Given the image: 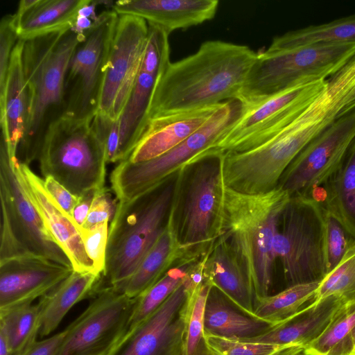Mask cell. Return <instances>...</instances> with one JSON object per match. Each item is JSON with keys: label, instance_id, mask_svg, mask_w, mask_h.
Wrapping results in <instances>:
<instances>
[{"label": "cell", "instance_id": "cell-9", "mask_svg": "<svg viewBox=\"0 0 355 355\" xmlns=\"http://www.w3.org/2000/svg\"><path fill=\"white\" fill-rule=\"evenodd\" d=\"M327 80L295 85L251 105H243L240 116L202 153H241L263 144L298 116L324 89Z\"/></svg>", "mask_w": 355, "mask_h": 355}, {"label": "cell", "instance_id": "cell-25", "mask_svg": "<svg viewBox=\"0 0 355 355\" xmlns=\"http://www.w3.org/2000/svg\"><path fill=\"white\" fill-rule=\"evenodd\" d=\"M89 0H21L15 14L19 39L26 40L71 28Z\"/></svg>", "mask_w": 355, "mask_h": 355}, {"label": "cell", "instance_id": "cell-1", "mask_svg": "<svg viewBox=\"0 0 355 355\" xmlns=\"http://www.w3.org/2000/svg\"><path fill=\"white\" fill-rule=\"evenodd\" d=\"M256 58L257 52L246 45L222 40L202 43L196 53L171 62L159 76L147 121L238 100Z\"/></svg>", "mask_w": 355, "mask_h": 355}, {"label": "cell", "instance_id": "cell-4", "mask_svg": "<svg viewBox=\"0 0 355 355\" xmlns=\"http://www.w3.org/2000/svg\"><path fill=\"white\" fill-rule=\"evenodd\" d=\"M171 180L129 200H118L109 225L105 268L99 288L112 286L122 291L162 232L175 191V182Z\"/></svg>", "mask_w": 355, "mask_h": 355}, {"label": "cell", "instance_id": "cell-13", "mask_svg": "<svg viewBox=\"0 0 355 355\" xmlns=\"http://www.w3.org/2000/svg\"><path fill=\"white\" fill-rule=\"evenodd\" d=\"M355 141V109L338 117L311 141L283 173L278 186L291 198L312 197L338 171Z\"/></svg>", "mask_w": 355, "mask_h": 355}, {"label": "cell", "instance_id": "cell-19", "mask_svg": "<svg viewBox=\"0 0 355 355\" xmlns=\"http://www.w3.org/2000/svg\"><path fill=\"white\" fill-rule=\"evenodd\" d=\"M181 184L182 178L178 176L164 230L122 288V292L131 298L141 295L170 268L185 259L203 256L184 245L179 236L178 208Z\"/></svg>", "mask_w": 355, "mask_h": 355}, {"label": "cell", "instance_id": "cell-24", "mask_svg": "<svg viewBox=\"0 0 355 355\" xmlns=\"http://www.w3.org/2000/svg\"><path fill=\"white\" fill-rule=\"evenodd\" d=\"M24 40L17 41L10 61L5 88L0 96V124L1 135L7 146L17 156L27 123L29 99L24 77L21 52Z\"/></svg>", "mask_w": 355, "mask_h": 355}, {"label": "cell", "instance_id": "cell-20", "mask_svg": "<svg viewBox=\"0 0 355 355\" xmlns=\"http://www.w3.org/2000/svg\"><path fill=\"white\" fill-rule=\"evenodd\" d=\"M220 105L150 119L139 141L125 161L140 163L162 155L200 129Z\"/></svg>", "mask_w": 355, "mask_h": 355}, {"label": "cell", "instance_id": "cell-26", "mask_svg": "<svg viewBox=\"0 0 355 355\" xmlns=\"http://www.w3.org/2000/svg\"><path fill=\"white\" fill-rule=\"evenodd\" d=\"M102 275L92 272L73 271L53 289L42 296L38 302L40 309L39 335L48 336L59 325L65 315L76 303L98 290Z\"/></svg>", "mask_w": 355, "mask_h": 355}, {"label": "cell", "instance_id": "cell-52", "mask_svg": "<svg viewBox=\"0 0 355 355\" xmlns=\"http://www.w3.org/2000/svg\"><path fill=\"white\" fill-rule=\"evenodd\" d=\"M355 109V91L353 92L352 95L349 98L347 104L343 110L342 112L340 113V116L343 115L344 114H346L353 110Z\"/></svg>", "mask_w": 355, "mask_h": 355}, {"label": "cell", "instance_id": "cell-53", "mask_svg": "<svg viewBox=\"0 0 355 355\" xmlns=\"http://www.w3.org/2000/svg\"><path fill=\"white\" fill-rule=\"evenodd\" d=\"M297 355H315V354H313L304 349L302 351H301Z\"/></svg>", "mask_w": 355, "mask_h": 355}, {"label": "cell", "instance_id": "cell-37", "mask_svg": "<svg viewBox=\"0 0 355 355\" xmlns=\"http://www.w3.org/2000/svg\"><path fill=\"white\" fill-rule=\"evenodd\" d=\"M320 204L322 248L326 275L338 264L354 240L352 241V236L341 223Z\"/></svg>", "mask_w": 355, "mask_h": 355}, {"label": "cell", "instance_id": "cell-18", "mask_svg": "<svg viewBox=\"0 0 355 355\" xmlns=\"http://www.w3.org/2000/svg\"><path fill=\"white\" fill-rule=\"evenodd\" d=\"M19 168L32 204L54 241L69 259L73 270L96 273L85 252L80 230L46 191L43 179L29 165L19 162Z\"/></svg>", "mask_w": 355, "mask_h": 355}, {"label": "cell", "instance_id": "cell-45", "mask_svg": "<svg viewBox=\"0 0 355 355\" xmlns=\"http://www.w3.org/2000/svg\"><path fill=\"white\" fill-rule=\"evenodd\" d=\"M43 182L46 191L71 218L73 210L78 200V196L73 195L51 176L44 178Z\"/></svg>", "mask_w": 355, "mask_h": 355}, {"label": "cell", "instance_id": "cell-42", "mask_svg": "<svg viewBox=\"0 0 355 355\" xmlns=\"http://www.w3.org/2000/svg\"><path fill=\"white\" fill-rule=\"evenodd\" d=\"M18 40L15 14L4 15L0 21V96L4 91L11 55Z\"/></svg>", "mask_w": 355, "mask_h": 355}, {"label": "cell", "instance_id": "cell-49", "mask_svg": "<svg viewBox=\"0 0 355 355\" xmlns=\"http://www.w3.org/2000/svg\"><path fill=\"white\" fill-rule=\"evenodd\" d=\"M99 4V1L89 0V1L83 6L78 10V15L87 17L94 21L98 15L96 14V8Z\"/></svg>", "mask_w": 355, "mask_h": 355}, {"label": "cell", "instance_id": "cell-40", "mask_svg": "<svg viewBox=\"0 0 355 355\" xmlns=\"http://www.w3.org/2000/svg\"><path fill=\"white\" fill-rule=\"evenodd\" d=\"M92 128L103 145L107 164L119 162L120 128L119 120L97 112L92 121Z\"/></svg>", "mask_w": 355, "mask_h": 355}, {"label": "cell", "instance_id": "cell-17", "mask_svg": "<svg viewBox=\"0 0 355 355\" xmlns=\"http://www.w3.org/2000/svg\"><path fill=\"white\" fill-rule=\"evenodd\" d=\"M72 272L71 267L35 255L0 262V311L32 304Z\"/></svg>", "mask_w": 355, "mask_h": 355}, {"label": "cell", "instance_id": "cell-39", "mask_svg": "<svg viewBox=\"0 0 355 355\" xmlns=\"http://www.w3.org/2000/svg\"><path fill=\"white\" fill-rule=\"evenodd\" d=\"M206 343L214 355H275L284 348L266 343L243 341L205 334Z\"/></svg>", "mask_w": 355, "mask_h": 355}, {"label": "cell", "instance_id": "cell-43", "mask_svg": "<svg viewBox=\"0 0 355 355\" xmlns=\"http://www.w3.org/2000/svg\"><path fill=\"white\" fill-rule=\"evenodd\" d=\"M0 236V262L35 255L31 252L18 238L8 211L2 202H1Z\"/></svg>", "mask_w": 355, "mask_h": 355}, {"label": "cell", "instance_id": "cell-50", "mask_svg": "<svg viewBox=\"0 0 355 355\" xmlns=\"http://www.w3.org/2000/svg\"><path fill=\"white\" fill-rule=\"evenodd\" d=\"M303 349L304 347L301 346L292 345L284 348L275 355H297Z\"/></svg>", "mask_w": 355, "mask_h": 355}, {"label": "cell", "instance_id": "cell-6", "mask_svg": "<svg viewBox=\"0 0 355 355\" xmlns=\"http://www.w3.org/2000/svg\"><path fill=\"white\" fill-rule=\"evenodd\" d=\"M92 121L64 114L53 120L37 159L44 178L53 177L76 196L105 187L106 153Z\"/></svg>", "mask_w": 355, "mask_h": 355}, {"label": "cell", "instance_id": "cell-3", "mask_svg": "<svg viewBox=\"0 0 355 355\" xmlns=\"http://www.w3.org/2000/svg\"><path fill=\"white\" fill-rule=\"evenodd\" d=\"M84 36L68 28L24 40L21 64L29 109L17 149L21 164L29 165L37 160L47 126L64 112L67 67Z\"/></svg>", "mask_w": 355, "mask_h": 355}, {"label": "cell", "instance_id": "cell-44", "mask_svg": "<svg viewBox=\"0 0 355 355\" xmlns=\"http://www.w3.org/2000/svg\"><path fill=\"white\" fill-rule=\"evenodd\" d=\"M113 194L112 190L106 187L97 191L82 230L104 223H111L118 205V199Z\"/></svg>", "mask_w": 355, "mask_h": 355}, {"label": "cell", "instance_id": "cell-22", "mask_svg": "<svg viewBox=\"0 0 355 355\" xmlns=\"http://www.w3.org/2000/svg\"><path fill=\"white\" fill-rule=\"evenodd\" d=\"M345 304L335 296L313 301L294 316L263 334L241 340L282 346L297 345L304 349L320 336Z\"/></svg>", "mask_w": 355, "mask_h": 355}, {"label": "cell", "instance_id": "cell-7", "mask_svg": "<svg viewBox=\"0 0 355 355\" xmlns=\"http://www.w3.org/2000/svg\"><path fill=\"white\" fill-rule=\"evenodd\" d=\"M243 109L237 99L224 102L200 129L162 155L140 163H118L110 178L114 196L119 201L129 200L172 180L209 149L240 116Z\"/></svg>", "mask_w": 355, "mask_h": 355}, {"label": "cell", "instance_id": "cell-31", "mask_svg": "<svg viewBox=\"0 0 355 355\" xmlns=\"http://www.w3.org/2000/svg\"><path fill=\"white\" fill-rule=\"evenodd\" d=\"M320 282L290 285L274 295L257 300L254 304V318L275 327L297 313L304 304L313 300Z\"/></svg>", "mask_w": 355, "mask_h": 355}, {"label": "cell", "instance_id": "cell-16", "mask_svg": "<svg viewBox=\"0 0 355 355\" xmlns=\"http://www.w3.org/2000/svg\"><path fill=\"white\" fill-rule=\"evenodd\" d=\"M183 283L148 319L126 332L108 355H182L184 305L195 265Z\"/></svg>", "mask_w": 355, "mask_h": 355}, {"label": "cell", "instance_id": "cell-46", "mask_svg": "<svg viewBox=\"0 0 355 355\" xmlns=\"http://www.w3.org/2000/svg\"><path fill=\"white\" fill-rule=\"evenodd\" d=\"M65 334L64 329L49 338L36 340L24 355H58Z\"/></svg>", "mask_w": 355, "mask_h": 355}, {"label": "cell", "instance_id": "cell-21", "mask_svg": "<svg viewBox=\"0 0 355 355\" xmlns=\"http://www.w3.org/2000/svg\"><path fill=\"white\" fill-rule=\"evenodd\" d=\"M217 0H120L112 7L118 15H132L171 34L212 19Z\"/></svg>", "mask_w": 355, "mask_h": 355}, {"label": "cell", "instance_id": "cell-12", "mask_svg": "<svg viewBox=\"0 0 355 355\" xmlns=\"http://www.w3.org/2000/svg\"><path fill=\"white\" fill-rule=\"evenodd\" d=\"M137 302L112 286L99 288L67 328L58 355H108L126 334Z\"/></svg>", "mask_w": 355, "mask_h": 355}, {"label": "cell", "instance_id": "cell-11", "mask_svg": "<svg viewBox=\"0 0 355 355\" xmlns=\"http://www.w3.org/2000/svg\"><path fill=\"white\" fill-rule=\"evenodd\" d=\"M118 18L113 10L103 11L77 45L66 73L62 114L93 119L98 112L105 68Z\"/></svg>", "mask_w": 355, "mask_h": 355}, {"label": "cell", "instance_id": "cell-48", "mask_svg": "<svg viewBox=\"0 0 355 355\" xmlns=\"http://www.w3.org/2000/svg\"><path fill=\"white\" fill-rule=\"evenodd\" d=\"M93 22L94 21L91 19L77 16L71 29L78 35L84 36L85 33L92 26Z\"/></svg>", "mask_w": 355, "mask_h": 355}, {"label": "cell", "instance_id": "cell-47", "mask_svg": "<svg viewBox=\"0 0 355 355\" xmlns=\"http://www.w3.org/2000/svg\"><path fill=\"white\" fill-rule=\"evenodd\" d=\"M98 190H91L78 196V200L72 212L71 219L80 232L87 219Z\"/></svg>", "mask_w": 355, "mask_h": 355}, {"label": "cell", "instance_id": "cell-35", "mask_svg": "<svg viewBox=\"0 0 355 355\" xmlns=\"http://www.w3.org/2000/svg\"><path fill=\"white\" fill-rule=\"evenodd\" d=\"M200 258L186 259L170 268L157 282L137 297L127 332L142 323L159 309L187 279Z\"/></svg>", "mask_w": 355, "mask_h": 355}, {"label": "cell", "instance_id": "cell-28", "mask_svg": "<svg viewBox=\"0 0 355 355\" xmlns=\"http://www.w3.org/2000/svg\"><path fill=\"white\" fill-rule=\"evenodd\" d=\"M158 77L141 70L139 72L131 94L118 119L120 128L119 162L128 159L143 133Z\"/></svg>", "mask_w": 355, "mask_h": 355}, {"label": "cell", "instance_id": "cell-29", "mask_svg": "<svg viewBox=\"0 0 355 355\" xmlns=\"http://www.w3.org/2000/svg\"><path fill=\"white\" fill-rule=\"evenodd\" d=\"M320 202L355 239V141L338 171L325 185Z\"/></svg>", "mask_w": 355, "mask_h": 355}, {"label": "cell", "instance_id": "cell-10", "mask_svg": "<svg viewBox=\"0 0 355 355\" xmlns=\"http://www.w3.org/2000/svg\"><path fill=\"white\" fill-rule=\"evenodd\" d=\"M273 249L290 285L320 282L325 276L320 204L313 197H295L282 214Z\"/></svg>", "mask_w": 355, "mask_h": 355}, {"label": "cell", "instance_id": "cell-34", "mask_svg": "<svg viewBox=\"0 0 355 355\" xmlns=\"http://www.w3.org/2000/svg\"><path fill=\"white\" fill-rule=\"evenodd\" d=\"M304 349L315 355H355V302L345 304Z\"/></svg>", "mask_w": 355, "mask_h": 355}, {"label": "cell", "instance_id": "cell-41", "mask_svg": "<svg viewBox=\"0 0 355 355\" xmlns=\"http://www.w3.org/2000/svg\"><path fill=\"white\" fill-rule=\"evenodd\" d=\"M109 223H104L80 232L87 255L96 273L103 275L106 263Z\"/></svg>", "mask_w": 355, "mask_h": 355}, {"label": "cell", "instance_id": "cell-8", "mask_svg": "<svg viewBox=\"0 0 355 355\" xmlns=\"http://www.w3.org/2000/svg\"><path fill=\"white\" fill-rule=\"evenodd\" d=\"M222 157L223 154L213 153L196 157L187 166L191 173L184 191L181 185L179 236L184 245L200 255L207 253L218 237L225 188Z\"/></svg>", "mask_w": 355, "mask_h": 355}, {"label": "cell", "instance_id": "cell-27", "mask_svg": "<svg viewBox=\"0 0 355 355\" xmlns=\"http://www.w3.org/2000/svg\"><path fill=\"white\" fill-rule=\"evenodd\" d=\"M236 308L218 290L211 287L205 306V334L245 340L263 334L272 327Z\"/></svg>", "mask_w": 355, "mask_h": 355}, {"label": "cell", "instance_id": "cell-30", "mask_svg": "<svg viewBox=\"0 0 355 355\" xmlns=\"http://www.w3.org/2000/svg\"><path fill=\"white\" fill-rule=\"evenodd\" d=\"M203 259L196 268L193 282L184 305L182 355H214L205 337V311L211 286L202 277Z\"/></svg>", "mask_w": 355, "mask_h": 355}, {"label": "cell", "instance_id": "cell-33", "mask_svg": "<svg viewBox=\"0 0 355 355\" xmlns=\"http://www.w3.org/2000/svg\"><path fill=\"white\" fill-rule=\"evenodd\" d=\"M40 327V309L27 304L0 311V334L15 353L24 355L36 341Z\"/></svg>", "mask_w": 355, "mask_h": 355}, {"label": "cell", "instance_id": "cell-51", "mask_svg": "<svg viewBox=\"0 0 355 355\" xmlns=\"http://www.w3.org/2000/svg\"><path fill=\"white\" fill-rule=\"evenodd\" d=\"M0 355H19L13 352L8 347L5 338L0 334Z\"/></svg>", "mask_w": 355, "mask_h": 355}, {"label": "cell", "instance_id": "cell-5", "mask_svg": "<svg viewBox=\"0 0 355 355\" xmlns=\"http://www.w3.org/2000/svg\"><path fill=\"white\" fill-rule=\"evenodd\" d=\"M355 55V42L284 47L271 42L257 58L238 100L244 106L300 84L327 80Z\"/></svg>", "mask_w": 355, "mask_h": 355}, {"label": "cell", "instance_id": "cell-32", "mask_svg": "<svg viewBox=\"0 0 355 355\" xmlns=\"http://www.w3.org/2000/svg\"><path fill=\"white\" fill-rule=\"evenodd\" d=\"M272 42L284 47L355 42V14L290 31L275 37Z\"/></svg>", "mask_w": 355, "mask_h": 355}, {"label": "cell", "instance_id": "cell-14", "mask_svg": "<svg viewBox=\"0 0 355 355\" xmlns=\"http://www.w3.org/2000/svg\"><path fill=\"white\" fill-rule=\"evenodd\" d=\"M148 33V23L119 15L106 62L98 112L118 120L140 71Z\"/></svg>", "mask_w": 355, "mask_h": 355}, {"label": "cell", "instance_id": "cell-38", "mask_svg": "<svg viewBox=\"0 0 355 355\" xmlns=\"http://www.w3.org/2000/svg\"><path fill=\"white\" fill-rule=\"evenodd\" d=\"M148 25V33L140 70L159 76L170 60L169 33L163 28Z\"/></svg>", "mask_w": 355, "mask_h": 355}, {"label": "cell", "instance_id": "cell-36", "mask_svg": "<svg viewBox=\"0 0 355 355\" xmlns=\"http://www.w3.org/2000/svg\"><path fill=\"white\" fill-rule=\"evenodd\" d=\"M329 296L345 304L355 302V240L338 264L320 281L313 301Z\"/></svg>", "mask_w": 355, "mask_h": 355}, {"label": "cell", "instance_id": "cell-15", "mask_svg": "<svg viewBox=\"0 0 355 355\" xmlns=\"http://www.w3.org/2000/svg\"><path fill=\"white\" fill-rule=\"evenodd\" d=\"M19 164L17 156L8 150L5 139L1 137L0 201L8 211L18 238L33 254L71 267L69 259L54 241L32 204Z\"/></svg>", "mask_w": 355, "mask_h": 355}, {"label": "cell", "instance_id": "cell-2", "mask_svg": "<svg viewBox=\"0 0 355 355\" xmlns=\"http://www.w3.org/2000/svg\"><path fill=\"white\" fill-rule=\"evenodd\" d=\"M291 198L279 186L257 194L238 192L225 186L217 239L226 242L236 257L248 280L254 304L269 295L276 259L274 239Z\"/></svg>", "mask_w": 355, "mask_h": 355}, {"label": "cell", "instance_id": "cell-23", "mask_svg": "<svg viewBox=\"0 0 355 355\" xmlns=\"http://www.w3.org/2000/svg\"><path fill=\"white\" fill-rule=\"evenodd\" d=\"M202 277L238 309L254 318V297L248 280L224 241L217 239L204 255Z\"/></svg>", "mask_w": 355, "mask_h": 355}]
</instances>
